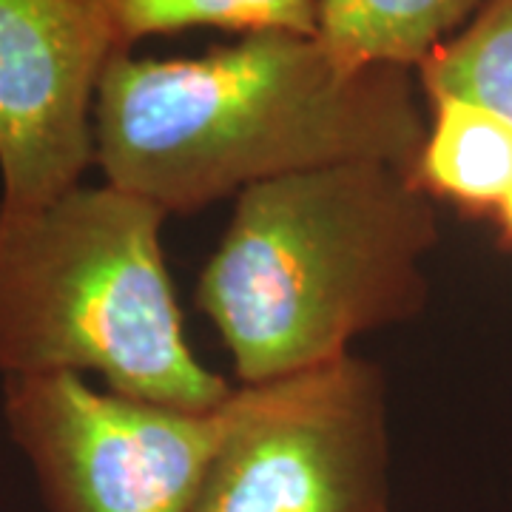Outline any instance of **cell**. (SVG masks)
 Here are the masks:
<instances>
[{"label": "cell", "instance_id": "1", "mask_svg": "<svg viewBox=\"0 0 512 512\" xmlns=\"http://www.w3.org/2000/svg\"><path fill=\"white\" fill-rule=\"evenodd\" d=\"M424 140L413 69L353 66L296 32H251L180 60L117 55L94 100L103 180L165 217L325 165L416 174Z\"/></svg>", "mask_w": 512, "mask_h": 512}, {"label": "cell", "instance_id": "2", "mask_svg": "<svg viewBox=\"0 0 512 512\" xmlns=\"http://www.w3.org/2000/svg\"><path fill=\"white\" fill-rule=\"evenodd\" d=\"M436 239L433 200L404 168L339 163L279 177L237 197L197 279V308L239 382L288 379L419 316Z\"/></svg>", "mask_w": 512, "mask_h": 512}, {"label": "cell", "instance_id": "3", "mask_svg": "<svg viewBox=\"0 0 512 512\" xmlns=\"http://www.w3.org/2000/svg\"><path fill=\"white\" fill-rule=\"evenodd\" d=\"M165 214L114 185L0 208V379L97 373L106 390L208 413L234 387L188 348Z\"/></svg>", "mask_w": 512, "mask_h": 512}, {"label": "cell", "instance_id": "4", "mask_svg": "<svg viewBox=\"0 0 512 512\" xmlns=\"http://www.w3.org/2000/svg\"><path fill=\"white\" fill-rule=\"evenodd\" d=\"M188 512H390L379 365L348 353L234 390L231 424Z\"/></svg>", "mask_w": 512, "mask_h": 512}, {"label": "cell", "instance_id": "5", "mask_svg": "<svg viewBox=\"0 0 512 512\" xmlns=\"http://www.w3.org/2000/svg\"><path fill=\"white\" fill-rule=\"evenodd\" d=\"M231 399L194 413L46 373L3 382V419L46 512H188L231 424Z\"/></svg>", "mask_w": 512, "mask_h": 512}, {"label": "cell", "instance_id": "6", "mask_svg": "<svg viewBox=\"0 0 512 512\" xmlns=\"http://www.w3.org/2000/svg\"><path fill=\"white\" fill-rule=\"evenodd\" d=\"M117 55L97 0H0V208L83 183L97 86Z\"/></svg>", "mask_w": 512, "mask_h": 512}, {"label": "cell", "instance_id": "7", "mask_svg": "<svg viewBox=\"0 0 512 512\" xmlns=\"http://www.w3.org/2000/svg\"><path fill=\"white\" fill-rule=\"evenodd\" d=\"M487 0H319V32L353 66L419 69Z\"/></svg>", "mask_w": 512, "mask_h": 512}, {"label": "cell", "instance_id": "8", "mask_svg": "<svg viewBox=\"0 0 512 512\" xmlns=\"http://www.w3.org/2000/svg\"><path fill=\"white\" fill-rule=\"evenodd\" d=\"M416 180L430 197L498 211L512 191V126L458 100L433 103Z\"/></svg>", "mask_w": 512, "mask_h": 512}, {"label": "cell", "instance_id": "9", "mask_svg": "<svg viewBox=\"0 0 512 512\" xmlns=\"http://www.w3.org/2000/svg\"><path fill=\"white\" fill-rule=\"evenodd\" d=\"M416 72L430 103L458 100L512 126V0H487Z\"/></svg>", "mask_w": 512, "mask_h": 512}, {"label": "cell", "instance_id": "10", "mask_svg": "<svg viewBox=\"0 0 512 512\" xmlns=\"http://www.w3.org/2000/svg\"><path fill=\"white\" fill-rule=\"evenodd\" d=\"M117 49L188 29H245L251 32H319V0H97Z\"/></svg>", "mask_w": 512, "mask_h": 512}, {"label": "cell", "instance_id": "11", "mask_svg": "<svg viewBox=\"0 0 512 512\" xmlns=\"http://www.w3.org/2000/svg\"><path fill=\"white\" fill-rule=\"evenodd\" d=\"M498 217H501V225H504V234H507V239L512 242V191H510V197L501 202Z\"/></svg>", "mask_w": 512, "mask_h": 512}]
</instances>
